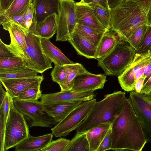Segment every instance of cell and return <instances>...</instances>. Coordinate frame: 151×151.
Here are the masks:
<instances>
[{
  "label": "cell",
  "mask_w": 151,
  "mask_h": 151,
  "mask_svg": "<svg viewBox=\"0 0 151 151\" xmlns=\"http://www.w3.org/2000/svg\"><path fill=\"white\" fill-rule=\"evenodd\" d=\"M111 150L141 151L147 142L129 99L125 98L121 112L111 124Z\"/></svg>",
  "instance_id": "1"
},
{
  "label": "cell",
  "mask_w": 151,
  "mask_h": 151,
  "mask_svg": "<svg viewBox=\"0 0 151 151\" xmlns=\"http://www.w3.org/2000/svg\"><path fill=\"white\" fill-rule=\"evenodd\" d=\"M110 12V29L126 42L139 26L147 24V14L135 0H123Z\"/></svg>",
  "instance_id": "2"
},
{
  "label": "cell",
  "mask_w": 151,
  "mask_h": 151,
  "mask_svg": "<svg viewBox=\"0 0 151 151\" xmlns=\"http://www.w3.org/2000/svg\"><path fill=\"white\" fill-rule=\"evenodd\" d=\"M126 98L125 93L119 91L107 94L103 100L96 101L76 129L77 133L86 132L102 123H112L121 112Z\"/></svg>",
  "instance_id": "3"
},
{
  "label": "cell",
  "mask_w": 151,
  "mask_h": 151,
  "mask_svg": "<svg viewBox=\"0 0 151 151\" xmlns=\"http://www.w3.org/2000/svg\"><path fill=\"white\" fill-rule=\"evenodd\" d=\"M136 53L128 43L121 40L108 54L98 60L106 75L120 74L131 63Z\"/></svg>",
  "instance_id": "4"
},
{
  "label": "cell",
  "mask_w": 151,
  "mask_h": 151,
  "mask_svg": "<svg viewBox=\"0 0 151 151\" xmlns=\"http://www.w3.org/2000/svg\"><path fill=\"white\" fill-rule=\"evenodd\" d=\"M14 104L23 115L29 127L51 128L58 123L38 100L25 101L13 99Z\"/></svg>",
  "instance_id": "5"
},
{
  "label": "cell",
  "mask_w": 151,
  "mask_h": 151,
  "mask_svg": "<svg viewBox=\"0 0 151 151\" xmlns=\"http://www.w3.org/2000/svg\"><path fill=\"white\" fill-rule=\"evenodd\" d=\"M29 135L27 122L14 106L12 99L9 102V114L6 126L4 151L14 147Z\"/></svg>",
  "instance_id": "6"
},
{
  "label": "cell",
  "mask_w": 151,
  "mask_h": 151,
  "mask_svg": "<svg viewBox=\"0 0 151 151\" xmlns=\"http://www.w3.org/2000/svg\"><path fill=\"white\" fill-rule=\"evenodd\" d=\"M96 102L95 99L83 101L51 129L53 134L56 137H65L76 129L89 114Z\"/></svg>",
  "instance_id": "7"
},
{
  "label": "cell",
  "mask_w": 151,
  "mask_h": 151,
  "mask_svg": "<svg viewBox=\"0 0 151 151\" xmlns=\"http://www.w3.org/2000/svg\"><path fill=\"white\" fill-rule=\"evenodd\" d=\"M58 27L56 40H69L78 24L74 0H59Z\"/></svg>",
  "instance_id": "8"
},
{
  "label": "cell",
  "mask_w": 151,
  "mask_h": 151,
  "mask_svg": "<svg viewBox=\"0 0 151 151\" xmlns=\"http://www.w3.org/2000/svg\"><path fill=\"white\" fill-rule=\"evenodd\" d=\"M27 44L26 51L29 58L32 69L42 73L52 68V62L45 54L42 49L40 38L30 31L25 33Z\"/></svg>",
  "instance_id": "9"
},
{
  "label": "cell",
  "mask_w": 151,
  "mask_h": 151,
  "mask_svg": "<svg viewBox=\"0 0 151 151\" xmlns=\"http://www.w3.org/2000/svg\"><path fill=\"white\" fill-rule=\"evenodd\" d=\"M147 142L151 143V103L143 93L131 91L128 98Z\"/></svg>",
  "instance_id": "10"
},
{
  "label": "cell",
  "mask_w": 151,
  "mask_h": 151,
  "mask_svg": "<svg viewBox=\"0 0 151 151\" xmlns=\"http://www.w3.org/2000/svg\"><path fill=\"white\" fill-rule=\"evenodd\" d=\"M2 25L3 29L8 31L10 35L11 42L8 45V47L23 59L27 67L32 69L31 61L26 51L27 44L25 33L29 31L24 30L12 21L4 22Z\"/></svg>",
  "instance_id": "11"
},
{
  "label": "cell",
  "mask_w": 151,
  "mask_h": 151,
  "mask_svg": "<svg viewBox=\"0 0 151 151\" xmlns=\"http://www.w3.org/2000/svg\"><path fill=\"white\" fill-rule=\"evenodd\" d=\"M150 55V52L142 54L136 53L131 63L118 76L119 83L123 90L128 92L134 90L135 76L142 68L151 63Z\"/></svg>",
  "instance_id": "12"
},
{
  "label": "cell",
  "mask_w": 151,
  "mask_h": 151,
  "mask_svg": "<svg viewBox=\"0 0 151 151\" xmlns=\"http://www.w3.org/2000/svg\"><path fill=\"white\" fill-rule=\"evenodd\" d=\"M43 75L20 78L0 79V81L9 95L12 98L17 97L28 89L40 86Z\"/></svg>",
  "instance_id": "13"
},
{
  "label": "cell",
  "mask_w": 151,
  "mask_h": 151,
  "mask_svg": "<svg viewBox=\"0 0 151 151\" xmlns=\"http://www.w3.org/2000/svg\"><path fill=\"white\" fill-rule=\"evenodd\" d=\"M106 81V77L104 74L90 72L81 74L75 78L71 90L80 92L102 89Z\"/></svg>",
  "instance_id": "14"
},
{
  "label": "cell",
  "mask_w": 151,
  "mask_h": 151,
  "mask_svg": "<svg viewBox=\"0 0 151 151\" xmlns=\"http://www.w3.org/2000/svg\"><path fill=\"white\" fill-rule=\"evenodd\" d=\"M94 91L75 92L71 90L60 91L58 92L42 94L40 101L44 104L79 100L86 101L94 99L96 95Z\"/></svg>",
  "instance_id": "15"
},
{
  "label": "cell",
  "mask_w": 151,
  "mask_h": 151,
  "mask_svg": "<svg viewBox=\"0 0 151 151\" xmlns=\"http://www.w3.org/2000/svg\"><path fill=\"white\" fill-rule=\"evenodd\" d=\"M58 15L56 13L48 16L41 22H37L34 14L32 23L29 31L40 38L50 39L57 29Z\"/></svg>",
  "instance_id": "16"
},
{
  "label": "cell",
  "mask_w": 151,
  "mask_h": 151,
  "mask_svg": "<svg viewBox=\"0 0 151 151\" xmlns=\"http://www.w3.org/2000/svg\"><path fill=\"white\" fill-rule=\"evenodd\" d=\"M76 11L78 24L89 27L103 34L108 30L100 23L92 9L86 4L76 2Z\"/></svg>",
  "instance_id": "17"
},
{
  "label": "cell",
  "mask_w": 151,
  "mask_h": 151,
  "mask_svg": "<svg viewBox=\"0 0 151 151\" xmlns=\"http://www.w3.org/2000/svg\"><path fill=\"white\" fill-rule=\"evenodd\" d=\"M35 9L34 16L37 22H41L48 16L60 10L59 0H33Z\"/></svg>",
  "instance_id": "18"
},
{
  "label": "cell",
  "mask_w": 151,
  "mask_h": 151,
  "mask_svg": "<svg viewBox=\"0 0 151 151\" xmlns=\"http://www.w3.org/2000/svg\"><path fill=\"white\" fill-rule=\"evenodd\" d=\"M83 101L75 100L52 104H42L48 112L58 123Z\"/></svg>",
  "instance_id": "19"
},
{
  "label": "cell",
  "mask_w": 151,
  "mask_h": 151,
  "mask_svg": "<svg viewBox=\"0 0 151 151\" xmlns=\"http://www.w3.org/2000/svg\"><path fill=\"white\" fill-rule=\"evenodd\" d=\"M53 134L50 133L38 137L30 135L14 147L16 151H40L52 140Z\"/></svg>",
  "instance_id": "20"
},
{
  "label": "cell",
  "mask_w": 151,
  "mask_h": 151,
  "mask_svg": "<svg viewBox=\"0 0 151 151\" xmlns=\"http://www.w3.org/2000/svg\"><path fill=\"white\" fill-rule=\"evenodd\" d=\"M121 40V37L116 32L110 29L107 31L103 34L97 47L96 59L98 60L104 58Z\"/></svg>",
  "instance_id": "21"
},
{
  "label": "cell",
  "mask_w": 151,
  "mask_h": 151,
  "mask_svg": "<svg viewBox=\"0 0 151 151\" xmlns=\"http://www.w3.org/2000/svg\"><path fill=\"white\" fill-rule=\"evenodd\" d=\"M40 40L45 54L55 65L63 66L75 63L52 44L49 39L40 38Z\"/></svg>",
  "instance_id": "22"
},
{
  "label": "cell",
  "mask_w": 151,
  "mask_h": 151,
  "mask_svg": "<svg viewBox=\"0 0 151 151\" xmlns=\"http://www.w3.org/2000/svg\"><path fill=\"white\" fill-rule=\"evenodd\" d=\"M78 55L88 59H96L97 47L75 31L68 41Z\"/></svg>",
  "instance_id": "23"
},
{
  "label": "cell",
  "mask_w": 151,
  "mask_h": 151,
  "mask_svg": "<svg viewBox=\"0 0 151 151\" xmlns=\"http://www.w3.org/2000/svg\"><path fill=\"white\" fill-rule=\"evenodd\" d=\"M33 0H14L8 8L0 12V24L8 22L14 17L22 15L27 12Z\"/></svg>",
  "instance_id": "24"
},
{
  "label": "cell",
  "mask_w": 151,
  "mask_h": 151,
  "mask_svg": "<svg viewBox=\"0 0 151 151\" xmlns=\"http://www.w3.org/2000/svg\"><path fill=\"white\" fill-rule=\"evenodd\" d=\"M112 124L111 123H102L86 132L87 137L89 145L90 151H97Z\"/></svg>",
  "instance_id": "25"
},
{
  "label": "cell",
  "mask_w": 151,
  "mask_h": 151,
  "mask_svg": "<svg viewBox=\"0 0 151 151\" xmlns=\"http://www.w3.org/2000/svg\"><path fill=\"white\" fill-rule=\"evenodd\" d=\"M67 76L65 80L59 85L61 91H67L71 89L75 78L78 75L88 73L89 72L86 70L83 66L79 63L66 65Z\"/></svg>",
  "instance_id": "26"
},
{
  "label": "cell",
  "mask_w": 151,
  "mask_h": 151,
  "mask_svg": "<svg viewBox=\"0 0 151 151\" xmlns=\"http://www.w3.org/2000/svg\"><path fill=\"white\" fill-rule=\"evenodd\" d=\"M38 73L24 66L15 68L0 69V79L20 78L35 77Z\"/></svg>",
  "instance_id": "27"
},
{
  "label": "cell",
  "mask_w": 151,
  "mask_h": 151,
  "mask_svg": "<svg viewBox=\"0 0 151 151\" xmlns=\"http://www.w3.org/2000/svg\"><path fill=\"white\" fill-rule=\"evenodd\" d=\"M12 98L7 94L0 106V151H4V136L6 126L9 114V102Z\"/></svg>",
  "instance_id": "28"
},
{
  "label": "cell",
  "mask_w": 151,
  "mask_h": 151,
  "mask_svg": "<svg viewBox=\"0 0 151 151\" xmlns=\"http://www.w3.org/2000/svg\"><path fill=\"white\" fill-rule=\"evenodd\" d=\"M64 151H90L86 132L77 133Z\"/></svg>",
  "instance_id": "29"
},
{
  "label": "cell",
  "mask_w": 151,
  "mask_h": 151,
  "mask_svg": "<svg viewBox=\"0 0 151 151\" xmlns=\"http://www.w3.org/2000/svg\"><path fill=\"white\" fill-rule=\"evenodd\" d=\"M75 32L97 47L104 34L87 26L78 24Z\"/></svg>",
  "instance_id": "30"
},
{
  "label": "cell",
  "mask_w": 151,
  "mask_h": 151,
  "mask_svg": "<svg viewBox=\"0 0 151 151\" xmlns=\"http://www.w3.org/2000/svg\"><path fill=\"white\" fill-rule=\"evenodd\" d=\"M93 11L96 17L100 23L108 30L111 28L110 9L105 8L95 3L86 4Z\"/></svg>",
  "instance_id": "31"
},
{
  "label": "cell",
  "mask_w": 151,
  "mask_h": 151,
  "mask_svg": "<svg viewBox=\"0 0 151 151\" xmlns=\"http://www.w3.org/2000/svg\"><path fill=\"white\" fill-rule=\"evenodd\" d=\"M148 26L146 24L140 25L128 38L127 42L135 51L142 39Z\"/></svg>",
  "instance_id": "32"
},
{
  "label": "cell",
  "mask_w": 151,
  "mask_h": 151,
  "mask_svg": "<svg viewBox=\"0 0 151 151\" xmlns=\"http://www.w3.org/2000/svg\"><path fill=\"white\" fill-rule=\"evenodd\" d=\"M27 66L23 59L16 56L5 58H0V69H8Z\"/></svg>",
  "instance_id": "33"
},
{
  "label": "cell",
  "mask_w": 151,
  "mask_h": 151,
  "mask_svg": "<svg viewBox=\"0 0 151 151\" xmlns=\"http://www.w3.org/2000/svg\"><path fill=\"white\" fill-rule=\"evenodd\" d=\"M136 51L139 54H145L150 52L151 55V25L148 26L144 37Z\"/></svg>",
  "instance_id": "34"
},
{
  "label": "cell",
  "mask_w": 151,
  "mask_h": 151,
  "mask_svg": "<svg viewBox=\"0 0 151 151\" xmlns=\"http://www.w3.org/2000/svg\"><path fill=\"white\" fill-rule=\"evenodd\" d=\"M40 86L30 88L25 91L16 99L22 100L32 101L40 99L42 94L40 89Z\"/></svg>",
  "instance_id": "35"
},
{
  "label": "cell",
  "mask_w": 151,
  "mask_h": 151,
  "mask_svg": "<svg viewBox=\"0 0 151 151\" xmlns=\"http://www.w3.org/2000/svg\"><path fill=\"white\" fill-rule=\"evenodd\" d=\"M70 141L63 138L55 140H52L47 146L40 151H64Z\"/></svg>",
  "instance_id": "36"
},
{
  "label": "cell",
  "mask_w": 151,
  "mask_h": 151,
  "mask_svg": "<svg viewBox=\"0 0 151 151\" xmlns=\"http://www.w3.org/2000/svg\"><path fill=\"white\" fill-rule=\"evenodd\" d=\"M67 74L66 65H55L51 76L52 80L59 84L66 78Z\"/></svg>",
  "instance_id": "37"
},
{
  "label": "cell",
  "mask_w": 151,
  "mask_h": 151,
  "mask_svg": "<svg viewBox=\"0 0 151 151\" xmlns=\"http://www.w3.org/2000/svg\"><path fill=\"white\" fill-rule=\"evenodd\" d=\"M112 142L111 126L103 139L97 151H104L111 150Z\"/></svg>",
  "instance_id": "38"
},
{
  "label": "cell",
  "mask_w": 151,
  "mask_h": 151,
  "mask_svg": "<svg viewBox=\"0 0 151 151\" xmlns=\"http://www.w3.org/2000/svg\"><path fill=\"white\" fill-rule=\"evenodd\" d=\"M34 13L35 9L32 3L27 10L23 20L24 28L27 30H29L32 23Z\"/></svg>",
  "instance_id": "39"
},
{
  "label": "cell",
  "mask_w": 151,
  "mask_h": 151,
  "mask_svg": "<svg viewBox=\"0 0 151 151\" xmlns=\"http://www.w3.org/2000/svg\"><path fill=\"white\" fill-rule=\"evenodd\" d=\"M18 56L8 46L4 43L0 39V58H7Z\"/></svg>",
  "instance_id": "40"
},
{
  "label": "cell",
  "mask_w": 151,
  "mask_h": 151,
  "mask_svg": "<svg viewBox=\"0 0 151 151\" xmlns=\"http://www.w3.org/2000/svg\"><path fill=\"white\" fill-rule=\"evenodd\" d=\"M79 2L82 4L95 3L99 4L107 9H110L108 6L107 0H81Z\"/></svg>",
  "instance_id": "41"
},
{
  "label": "cell",
  "mask_w": 151,
  "mask_h": 151,
  "mask_svg": "<svg viewBox=\"0 0 151 151\" xmlns=\"http://www.w3.org/2000/svg\"><path fill=\"white\" fill-rule=\"evenodd\" d=\"M147 14L151 5V0H135Z\"/></svg>",
  "instance_id": "42"
},
{
  "label": "cell",
  "mask_w": 151,
  "mask_h": 151,
  "mask_svg": "<svg viewBox=\"0 0 151 151\" xmlns=\"http://www.w3.org/2000/svg\"><path fill=\"white\" fill-rule=\"evenodd\" d=\"M14 0H0V12L6 10Z\"/></svg>",
  "instance_id": "43"
},
{
  "label": "cell",
  "mask_w": 151,
  "mask_h": 151,
  "mask_svg": "<svg viewBox=\"0 0 151 151\" xmlns=\"http://www.w3.org/2000/svg\"><path fill=\"white\" fill-rule=\"evenodd\" d=\"M143 76L146 77L144 83V85L151 76V63L145 67Z\"/></svg>",
  "instance_id": "44"
},
{
  "label": "cell",
  "mask_w": 151,
  "mask_h": 151,
  "mask_svg": "<svg viewBox=\"0 0 151 151\" xmlns=\"http://www.w3.org/2000/svg\"><path fill=\"white\" fill-rule=\"evenodd\" d=\"M146 77L142 76L136 83L135 86V91L138 93H140L144 85V83Z\"/></svg>",
  "instance_id": "45"
},
{
  "label": "cell",
  "mask_w": 151,
  "mask_h": 151,
  "mask_svg": "<svg viewBox=\"0 0 151 151\" xmlns=\"http://www.w3.org/2000/svg\"><path fill=\"white\" fill-rule=\"evenodd\" d=\"M151 90V76L146 82L143 85L140 93H144Z\"/></svg>",
  "instance_id": "46"
},
{
  "label": "cell",
  "mask_w": 151,
  "mask_h": 151,
  "mask_svg": "<svg viewBox=\"0 0 151 151\" xmlns=\"http://www.w3.org/2000/svg\"><path fill=\"white\" fill-rule=\"evenodd\" d=\"M2 85L0 81V106L2 104L7 93V91H5L3 89Z\"/></svg>",
  "instance_id": "47"
},
{
  "label": "cell",
  "mask_w": 151,
  "mask_h": 151,
  "mask_svg": "<svg viewBox=\"0 0 151 151\" xmlns=\"http://www.w3.org/2000/svg\"><path fill=\"white\" fill-rule=\"evenodd\" d=\"M108 5L110 9L118 4L123 0H107Z\"/></svg>",
  "instance_id": "48"
},
{
  "label": "cell",
  "mask_w": 151,
  "mask_h": 151,
  "mask_svg": "<svg viewBox=\"0 0 151 151\" xmlns=\"http://www.w3.org/2000/svg\"><path fill=\"white\" fill-rule=\"evenodd\" d=\"M146 66L142 68L135 75L134 79L135 83L143 76L144 72V68Z\"/></svg>",
  "instance_id": "49"
},
{
  "label": "cell",
  "mask_w": 151,
  "mask_h": 151,
  "mask_svg": "<svg viewBox=\"0 0 151 151\" xmlns=\"http://www.w3.org/2000/svg\"><path fill=\"white\" fill-rule=\"evenodd\" d=\"M147 17L148 25H151V5L147 14Z\"/></svg>",
  "instance_id": "50"
},
{
  "label": "cell",
  "mask_w": 151,
  "mask_h": 151,
  "mask_svg": "<svg viewBox=\"0 0 151 151\" xmlns=\"http://www.w3.org/2000/svg\"><path fill=\"white\" fill-rule=\"evenodd\" d=\"M143 93L144 97L151 103V90L148 92Z\"/></svg>",
  "instance_id": "51"
},
{
  "label": "cell",
  "mask_w": 151,
  "mask_h": 151,
  "mask_svg": "<svg viewBox=\"0 0 151 151\" xmlns=\"http://www.w3.org/2000/svg\"><path fill=\"white\" fill-rule=\"evenodd\" d=\"M150 57H151V55H150Z\"/></svg>",
  "instance_id": "52"
}]
</instances>
